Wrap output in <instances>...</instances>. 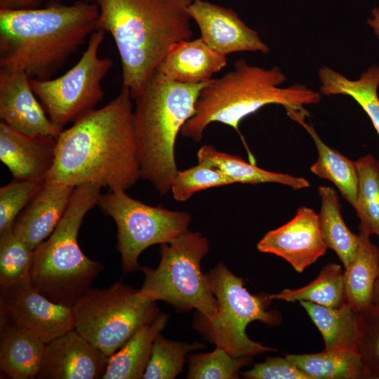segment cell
I'll return each instance as SVG.
<instances>
[{
    "mask_svg": "<svg viewBox=\"0 0 379 379\" xmlns=\"http://www.w3.org/2000/svg\"><path fill=\"white\" fill-rule=\"evenodd\" d=\"M133 98L121 88L106 105L86 114L56 139L55 159L45 182L109 191L131 188L141 178Z\"/></svg>",
    "mask_w": 379,
    "mask_h": 379,
    "instance_id": "6da1fadb",
    "label": "cell"
},
{
    "mask_svg": "<svg viewBox=\"0 0 379 379\" xmlns=\"http://www.w3.org/2000/svg\"><path fill=\"white\" fill-rule=\"evenodd\" d=\"M93 1H53L44 8H0V68L51 79L98 29Z\"/></svg>",
    "mask_w": 379,
    "mask_h": 379,
    "instance_id": "7a4b0ae2",
    "label": "cell"
},
{
    "mask_svg": "<svg viewBox=\"0 0 379 379\" xmlns=\"http://www.w3.org/2000/svg\"><path fill=\"white\" fill-rule=\"evenodd\" d=\"M193 0H95L98 29L109 33L121 67V88L134 100L175 44L192 39Z\"/></svg>",
    "mask_w": 379,
    "mask_h": 379,
    "instance_id": "3957f363",
    "label": "cell"
},
{
    "mask_svg": "<svg viewBox=\"0 0 379 379\" xmlns=\"http://www.w3.org/2000/svg\"><path fill=\"white\" fill-rule=\"evenodd\" d=\"M286 80L280 67L265 68L239 59L220 78L212 79L201 91L195 112L182 126V136L199 142L206 127L219 122L239 131L241 120L268 105L307 114L304 106L317 104L321 93L305 85L280 86Z\"/></svg>",
    "mask_w": 379,
    "mask_h": 379,
    "instance_id": "277c9868",
    "label": "cell"
},
{
    "mask_svg": "<svg viewBox=\"0 0 379 379\" xmlns=\"http://www.w3.org/2000/svg\"><path fill=\"white\" fill-rule=\"evenodd\" d=\"M210 81L179 84L154 71L133 100L141 178L149 182L161 195L171 191L178 171L175 159L178 135L194 114L199 95Z\"/></svg>",
    "mask_w": 379,
    "mask_h": 379,
    "instance_id": "5b68a950",
    "label": "cell"
},
{
    "mask_svg": "<svg viewBox=\"0 0 379 379\" xmlns=\"http://www.w3.org/2000/svg\"><path fill=\"white\" fill-rule=\"evenodd\" d=\"M101 188L93 184L76 187L62 220L34 250L31 285L54 302L73 306L104 269L84 255L77 240L82 221L97 205Z\"/></svg>",
    "mask_w": 379,
    "mask_h": 379,
    "instance_id": "8992f818",
    "label": "cell"
},
{
    "mask_svg": "<svg viewBox=\"0 0 379 379\" xmlns=\"http://www.w3.org/2000/svg\"><path fill=\"white\" fill-rule=\"evenodd\" d=\"M209 250L207 239L199 232H186L161 244L156 269L144 267L140 292L152 301L163 300L181 312L197 309L205 319L218 311V302L201 261Z\"/></svg>",
    "mask_w": 379,
    "mask_h": 379,
    "instance_id": "52a82bcc",
    "label": "cell"
},
{
    "mask_svg": "<svg viewBox=\"0 0 379 379\" xmlns=\"http://www.w3.org/2000/svg\"><path fill=\"white\" fill-rule=\"evenodd\" d=\"M206 277L218 302V311L210 319L202 317L200 325L211 341L237 358H251L274 351L253 341L246 332L248 324L254 321L270 326L280 324L279 313L266 310L272 300L269 296L251 294L244 286V280L222 263Z\"/></svg>",
    "mask_w": 379,
    "mask_h": 379,
    "instance_id": "ba28073f",
    "label": "cell"
},
{
    "mask_svg": "<svg viewBox=\"0 0 379 379\" xmlns=\"http://www.w3.org/2000/svg\"><path fill=\"white\" fill-rule=\"evenodd\" d=\"M72 307L74 329L107 357L159 313L154 301L121 282L91 288Z\"/></svg>",
    "mask_w": 379,
    "mask_h": 379,
    "instance_id": "9c48e42d",
    "label": "cell"
},
{
    "mask_svg": "<svg viewBox=\"0 0 379 379\" xmlns=\"http://www.w3.org/2000/svg\"><path fill=\"white\" fill-rule=\"evenodd\" d=\"M104 38L105 32L95 31L78 62L61 76L46 80L30 79L33 91L60 133L69 123L95 109L105 95L102 81L113 61L99 56Z\"/></svg>",
    "mask_w": 379,
    "mask_h": 379,
    "instance_id": "30bf717a",
    "label": "cell"
},
{
    "mask_svg": "<svg viewBox=\"0 0 379 379\" xmlns=\"http://www.w3.org/2000/svg\"><path fill=\"white\" fill-rule=\"evenodd\" d=\"M97 205L116 223L117 248L124 273L141 270L138 258L142 251L154 244L171 242L189 230L191 222L187 211L147 205L124 190L101 194Z\"/></svg>",
    "mask_w": 379,
    "mask_h": 379,
    "instance_id": "8fae6325",
    "label": "cell"
},
{
    "mask_svg": "<svg viewBox=\"0 0 379 379\" xmlns=\"http://www.w3.org/2000/svg\"><path fill=\"white\" fill-rule=\"evenodd\" d=\"M257 248L261 253L284 259L301 273L324 255L328 247L321 234L318 214L310 208L300 206L290 221L265 234Z\"/></svg>",
    "mask_w": 379,
    "mask_h": 379,
    "instance_id": "7c38bea8",
    "label": "cell"
},
{
    "mask_svg": "<svg viewBox=\"0 0 379 379\" xmlns=\"http://www.w3.org/2000/svg\"><path fill=\"white\" fill-rule=\"evenodd\" d=\"M1 314L46 344L75 327L72 306L53 302L32 285L1 297Z\"/></svg>",
    "mask_w": 379,
    "mask_h": 379,
    "instance_id": "4fadbf2b",
    "label": "cell"
},
{
    "mask_svg": "<svg viewBox=\"0 0 379 379\" xmlns=\"http://www.w3.org/2000/svg\"><path fill=\"white\" fill-rule=\"evenodd\" d=\"M189 13L199 27L200 38L222 55L243 51L266 54L270 51L258 32L232 8L206 0H193Z\"/></svg>",
    "mask_w": 379,
    "mask_h": 379,
    "instance_id": "5bb4252c",
    "label": "cell"
},
{
    "mask_svg": "<svg viewBox=\"0 0 379 379\" xmlns=\"http://www.w3.org/2000/svg\"><path fill=\"white\" fill-rule=\"evenodd\" d=\"M0 119L34 137L57 139L60 132L49 119L24 72L0 68Z\"/></svg>",
    "mask_w": 379,
    "mask_h": 379,
    "instance_id": "9a60e30c",
    "label": "cell"
},
{
    "mask_svg": "<svg viewBox=\"0 0 379 379\" xmlns=\"http://www.w3.org/2000/svg\"><path fill=\"white\" fill-rule=\"evenodd\" d=\"M108 357L73 329L46 344L36 378H102Z\"/></svg>",
    "mask_w": 379,
    "mask_h": 379,
    "instance_id": "2e32d148",
    "label": "cell"
},
{
    "mask_svg": "<svg viewBox=\"0 0 379 379\" xmlns=\"http://www.w3.org/2000/svg\"><path fill=\"white\" fill-rule=\"evenodd\" d=\"M56 139L21 133L0 121V160L14 180H45L55 153Z\"/></svg>",
    "mask_w": 379,
    "mask_h": 379,
    "instance_id": "e0dca14e",
    "label": "cell"
},
{
    "mask_svg": "<svg viewBox=\"0 0 379 379\" xmlns=\"http://www.w3.org/2000/svg\"><path fill=\"white\" fill-rule=\"evenodd\" d=\"M74 188L45 182L15 222L14 234L34 250L48 238L62 220Z\"/></svg>",
    "mask_w": 379,
    "mask_h": 379,
    "instance_id": "ac0fdd59",
    "label": "cell"
},
{
    "mask_svg": "<svg viewBox=\"0 0 379 379\" xmlns=\"http://www.w3.org/2000/svg\"><path fill=\"white\" fill-rule=\"evenodd\" d=\"M227 63V57L210 48L200 37L175 44L154 71L179 84L211 80Z\"/></svg>",
    "mask_w": 379,
    "mask_h": 379,
    "instance_id": "d6986e66",
    "label": "cell"
},
{
    "mask_svg": "<svg viewBox=\"0 0 379 379\" xmlns=\"http://www.w3.org/2000/svg\"><path fill=\"white\" fill-rule=\"evenodd\" d=\"M46 344L1 314L0 369L13 379L37 377Z\"/></svg>",
    "mask_w": 379,
    "mask_h": 379,
    "instance_id": "ffe728a7",
    "label": "cell"
},
{
    "mask_svg": "<svg viewBox=\"0 0 379 379\" xmlns=\"http://www.w3.org/2000/svg\"><path fill=\"white\" fill-rule=\"evenodd\" d=\"M168 315L158 313L139 328L117 352L108 357L102 379L143 378L154 342L166 326Z\"/></svg>",
    "mask_w": 379,
    "mask_h": 379,
    "instance_id": "44dd1931",
    "label": "cell"
},
{
    "mask_svg": "<svg viewBox=\"0 0 379 379\" xmlns=\"http://www.w3.org/2000/svg\"><path fill=\"white\" fill-rule=\"evenodd\" d=\"M286 112L307 131L316 145L318 158L310 166V171L320 178L333 182L343 198L354 207L358 190L356 161L350 160L324 143L315 129L305 121L307 114L295 111Z\"/></svg>",
    "mask_w": 379,
    "mask_h": 379,
    "instance_id": "7402d4cb",
    "label": "cell"
},
{
    "mask_svg": "<svg viewBox=\"0 0 379 379\" xmlns=\"http://www.w3.org/2000/svg\"><path fill=\"white\" fill-rule=\"evenodd\" d=\"M359 235L357 253L343 271L345 302L358 313L373 304L379 277V248L369 234L360 232Z\"/></svg>",
    "mask_w": 379,
    "mask_h": 379,
    "instance_id": "603a6c76",
    "label": "cell"
},
{
    "mask_svg": "<svg viewBox=\"0 0 379 379\" xmlns=\"http://www.w3.org/2000/svg\"><path fill=\"white\" fill-rule=\"evenodd\" d=\"M198 163L220 170L234 184L258 185L278 183L295 190L308 187L310 182L303 178L287 173L272 172L248 163L237 155L218 150L212 145H204L197 152Z\"/></svg>",
    "mask_w": 379,
    "mask_h": 379,
    "instance_id": "cb8c5ba5",
    "label": "cell"
},
{
    "mask_svg": "<svg viewBox=\"0 0 379 379\" xmlns=\"http://www.w3.org/2000/svg\"><path fill=\"white\" fill-rule=\"evenodd\" d=\"M319 331L325 350H355L359 313L345 302L336 307H328L308 301H300Z\"/></svg>",
    "mask_w": 379,
    "mask_h": 379,
    "instance_id": "d4e9b609",
    "label": "cell"
},
{
    "mask_svg": "<svg viewBox=\"0 0 379 379\" xmlns=\"http://www.w3.org/2000/svg\"><path fill=\"white\" fill-rule=\"evenodd\" d=\"M320 93L326 95H345L352 98L368 114L379 135V66L374 65L357 80H350L328 67L319 69Z\"/></svg>",
    "mask_w": 379,
    "mask_h": 379,
    "instance_id": "484cf974",
    "label": "cell"
},
{
    "mask_svg": "<svg viewBox=\"0 0 379 379\" xmlns=\"http://www.w3.org/2000/svg\"><path fill=\"white\" fill-rule=\"evenodd\" d=\"M318 192L321 201L318 216L323 239L346 267L357 253L359 235L354 234L346 225L336 191L331 187L320 186Z\"/></svg>",
    "mask_w": 379,
    "mask_h": 379,
    "instance_id": "4316f807",
    "label": "cell"
},
{
    "mask_svg": "<svg viewBox=\"0 0 379 379\" xmlns=\"http://www.w3.org/2000/svg\"><path fill=\"white\" fill-rule=\"evenodd\" d=\"M312 379L365 378L364 368L356 350H324L286 356Z\"/></svg>",
    "mask_w": 379,
    "mask_h": 379,
    "instance_id": "83f0119b",
    "label": "cell"
},
{
    "mask_svg": "<svg viewBox=\"0 0 379 379\" xmlns=\"http://www.w3.org/2000/svg\"><path fill=\"white\" fill-rule=\"evenodd\" d=\"M32 250L13 229L0 234L1 297L31 285Z\"/></svg>",
    "mask_w": 379,
    "mask_h": 379,
    "instance_id": "f1b7e54d",
    "label": "cell"
},
{
    "mask_svg": "<svg viewBox=\"0 0 379 379\" xmlns=\"http://www.w3.org/2000/svg\"><path fill=\"white\" fill-rule=\"evenodd\" d=\"M268 296L271 300L308 301L328 307H338L345 302L343 271L337 263L327 264L307 285L296 289H284Z\"/></svg>",
    "mask_w": 379,
    "mask_h": 379,
    "instance_id": "f546056e",
    "label": "cell"
},
{
    "mask_svg": "<svg viewBox=\"0 0 379 379\" xmlns=\"http://www.w3.org/2000/svg\"><path fill=\"white\" fill-rule=\"evenodd\" d=\"M358 190L354 206L360 232L379 238V161L368 154L356 161Z\"/></svg>",
    "mask_w": 379,
    "mask_h": 379,
    "instance_id": "4dcf8cb0",
    "label": "cell"
},
{
    "mask_svg": "<svg viewBox=\"0 0 379 379\" xmlns=\"http://www.w3.org/2000/svg\"><path fill=\"white\" fill-rule=\"evenodd\" d=\"M201 345L169 340L159 334L155 339L145 379H173L182 370L187 354Z\"/></svg>",
    "mask_w": 379,
    "mask_h": 379,
    "instance_id": "1f68e13d",
    "label": "cell"
},
{
    "mask_svg": "<svg viewBox=\"0 0 379 379\" xmlns=\"http://www.w3.org/2000/svg\"><path fill=\"white\" fill-rule=\"evenodd\" d=\"M355 350L361 357L365 378L379 379V305L373 304L359 313Z\"/></svg>",
    "mask_w": 379,
    "mask_h": 379,
    "instance_id": "d6a6232c",
    "label": "cell"
},
{
    "mask_svg": "<svg viewBox=\"0 0 379 379\" xmlns=\"http://www.w3.org/2000/svg\"><path fill=\"white\" fill-rule=\"evenodd\" d=\"M250 357H234L218 346L211 352L190 356L188 378L235 379Z\"/></svg>",
    "mask_w": 379,
    "mask_h": 379,
    "instance_id": "836d02e7",
    "label": "cell"
},
{
    "mask_svg": "<svg viewBox=\"0 0 379 379\" xmlns=\"http://www.w3.org/2000/svg\"><path fill=\"white\" fill-rule=\"evenodd\" d=\"M232 184V181L218 168L198 163L190 168L178 170L171 182V192L175 200L182 202L197 192Z\"/></svg>",
    "mask_w": 379,
    "mask_h": 379,
    "instance_id": "e575fe53",
    "label": "cell"
},
{
    "mask_svg": "<svg viewBox=\"0 0 379 379\" xmlns=\"http://www.w3.org/2000/svg\"><path fill=\"white\" fill-rule=\"evenodd\" d=\"M45 180H13L0 188V234L13 229L15 220Z\"/></svg>",
    "mask_w": 379,
    "mask_h": 379,
    "instance_id": "d590c367",
    "label": "cell"
},
{
    "mask_svg": "<svg viewBox=\"0 0 379 379\" xmlns=\"http://www.w3.org/2000/svg\"><path fill=\"white\" fill-rule=\"evenodd\" d=\"M241 375L248 379H312L286 357H268Z\"/></svg>",
    "mask_w": 379,
    "mask_h": 379,
    "instance_id": "8d00e7d4",
    "label": "cell"
},
{
    "mask_svg": "<svg viewBox=\"0 0 379 379\" xmlns=\"http://www.w3.org/2000/svg\"><path fill=\"white\" fill-rule=\"evenodd\" d=\"M95 2V0H84ZM41 0H0V8L25 9L39 8Z\"/></svg>",
    "mask_w": 379,
    "mask_h": 379,
    "instance_id": "74e56055",
    "label": "cell"
},
{
    "mask_svg": "<svg viewBox=\"0 0 379 379\" xmlns=\"http://www.w3.org/2000/svg\"><path fill=\"white\" fill-rule=\"evenodd\" d=\"M372 17L367 20L374 34L379 38V8H374L371 11Z\"/></svg>",
    "mask_w": 379,
    "mask_h": 379,
    "instance_id": "f35d334b",
    "label": "cell"
},
{
    "mask_svg": "<svg viewBox=\"0 0 379 379\" xmlns=\"http://www.w3.org/2000/svg\"><path fill=\"white\" fill-rule=\"evenodd\" d=\"M373 304L376 305H379V277L375 286Z\"/></svg>",
    "mask_w": 379,
    "mask_h": 379,
    "instance_id": "ab89813d",
    "label": "cell"
}]
</instances>
